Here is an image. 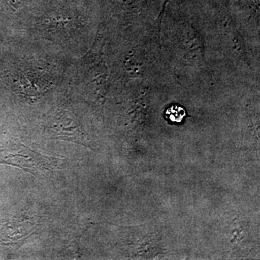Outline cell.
<instances>
[{"mask_svg": "<svg viewBox=\"0 0 260 260\" xmlns=\"http://www.w3.org/2000/svg\"><path fill=\"white\" fill-rule=\"evenodd\" d=\"M56 159L38 153L20 143L0 149V162L18 166L30 172L52 170L57 166Z\"/></svg>", "mask_w": 260, "mask_h": 260, "instance_id": "obj_1", "label": "cell"}, {"mask_svg": "<svg viewBox=\"0 0 260 260\" xmlns=\"http://www.w3.org/2000/svg\"><path fill=\"white\" fill-rule=\"evenodd\" d=\"M49 131L54 138L85 145L84 134L79 123L69 112H58L51 119Z\"/></svg>", "mask_w": 260, "mask_h": 260, "instance_id": "obj_2", "label": "cell"}, {"mask_svg": "<svg viewBox=\"0 0 260 260\" xmlns=\"http://www.w3.org/2000/svg\"><path fill=\"white\" fill-rule=\"evenodd\" d=\"M164 115L166 119L169 122L172 124H180L186 116V112L181 106L174 104L167 108Z\"/></svg>", "mask_w": 260, "mask_h": 260, "instance_id": "obj_3", "label": "cell"}]
</instances>
